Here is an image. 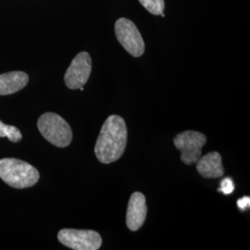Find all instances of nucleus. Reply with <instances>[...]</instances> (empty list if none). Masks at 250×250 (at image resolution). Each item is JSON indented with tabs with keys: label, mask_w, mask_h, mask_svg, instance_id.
Listing matches in <instances>:
<instances>
[{
	"label": "nucleus",
	"mask_w": 250,
	"mask_h": 250,
	"mask_svg": "<svg viewBox=\"0 0 250 250\" xmlns=\"http://www.w3.org/2000/svg\"><path fill=\"white\" fill-rule=\"evenodd\" d=\"M115 35L119 43L133 57H141L145 52L143 37L134 22L126 18L117 20Z\"/></svg>",
	"instance_id": "nucleus-5"
},
{
	"label": "nucleus",
	"mask_w": 250,
	"mask_h": 250,
	"mask_svg": "<svg viewBox=\"0 0 250 250\" xmlns=\"http://www.w3.org/2000/svg\"><path fill=\"white\" fill-rule=\"evenodd\" d=\"M92 71V60L87 52H81L73 60L64 76L68 88L80 89L87 83Z\"/></svg>",
	"instance_id": "nucleus-7"
},
{
	"label": "nucleus",
	"mask_w": 250,
	"mask_h": 250,
	"mask_svg": "<svg viewBox=\"0 0 250 250\" xmlns=\"http://www.w3.org/2000/svg\"><path fill=\"white\" fill-rule=\"evenodd\" d=\"M139 2L153 15H161L165 8L164 0H139Z\"/></svg>",
	"instance_id": "nucleus-12"
},
{
	"label": "nucleus",
	"mask_w": 250,
	"mask_h": 250,
	"mask_svg": "<svg viewBox=\"0 0 250 250\" xmlns=\"http://www.w3.org/2000/svg\"><path fill=\"white\" fill-rule=\"evenodd\" d=\"M0 178L11 188L23 189L35 186L40 174L28 162L6 158L0 160Z\"/></svg>",
	"instance_id": "nucleus-2"
},
{
	"label": "nucleus",
	"mask_w": 250,
	"mask_h": 250,
	"mask_svg": "<svg viewBox=\"0 0 250 250\" xmlns=\"http://www.w3.org/2000/svg\"><path fill=\"white\" fill-rule=\"evenodd\" d=\"M237 206L241 210H246L248 208H250V197H243L237 200Z\"/></svg>",
	"instance_id": "nucleus-14"
},
{
	"label": "nucleus",
	"mask_w": 250,
	"mask_h": 250,
	"mask_svg": "<svg viewBox=\"0 0 250 250\" xmlns=\"http://www.w3.org/2000/svg\"><path fill=\"white\" fill-rule=\"evenodd\" d=\"M37 127L45 140L58 147H66L72 142L71 126L62 117L56 113L46 112L41 115Z\"/></svg>",
	"instance_id": "nucleus-3"
},
{
	"label": "nucleus",
	"mask_w": 250,
	"mask_h": 250,
	"mask_svg": "<svg viewBox=\"0 0 250 250\" xmlns=\"http://www.w3.org/2000/svg\"><path fill=\"white\" fill-rule=\"evenodd\" d=\"M0 137H8L10 142L17 143L21 140L22 134L17 127L4 125L0 121Z\"/></svg>",
	"instance_id": "nucleus-11"
},
{
	"label": "nucleus",
	"mask_w": 250,
	"mask_h": 250,
	"mask_svg": "<svg viewBox=\"0 0 250 250\" xmlns=\"http://www.w3.org/2000/svg\"><path fill=\"white\" fill-rule=\"evenodd\" d=\"M29 82L25 72H10L0 74V96L11 95L24 88Z\"/></svg>",
	"instance_id": "nucleus-10"
},
{
	"label": "nucleus",
	"mask_w": 250,
	"mask_h": 250,
	"mask_svg": "<svg viewBox=\"0 0 250 250\" xmlns=\"http://www.w3.org/2000/svg\"><path fill=\"white\" fill-rule=\"evenodd\" d=\"M58 239L65 247L74 250H98L102 245L100 234L92 230L62 229L58 233Z\"/></svg>",
	"instance_id": "nucleus-6"
},
{
	"label": "nucleus",
	"mask_w": 250,
	"mask_h": 250,
	"mask_svg": "<svg viewBox=\"0 0 250 250\" xmlns=\"http://www.w3.org/2000/svg\"><path fill=\"white\" fill-rule=\"evenodd\" d=\"M147 214L146 197L140 192H134L129 199L126 214V225L129 230L135 232L143 225Z\"/></svg>",
	"instance_id": "nucleus-8"
},
{
	"label": "nucleus",
	"mask_w": 250,
	"mask_h": 250,
	"mask_svg": "<svg viewBox=\"0 0 250 250\" xmlns=\"http://www.w3.org/2000/svg\"><path fill=\"white\" fill-rule=\"evenodd\" d=\"M206 142L205 134L197 131L183 132L173 139L175 147L181 152V161L187 165H192L198 161Z\"/></svg>",
	"instance_id": "nucleus-4"
},
{
	"label": "nucleus",
	"mask_w": 250,
	"mask_h": 250,
	"mask_svg": "<svg viewBox=\"0 0 250 250\" xmlns=\"http://www.w3.org/2000/svg\"><path fill=\"white\" fill-rule=\"evenodd\" d=\"M127 127L119 115H110L100 130L95 153L101 163L110 164L118 161L125 151L127 144Z\"/></svg>",
	"instance_id": "nucleus-1"
},
{
	"label": "nucleus",
	"mask_w": 250,
	"mask_h": 250,
	"mask_svg": "<svg viewBox=\"0 0 250 250\" xmlns=\"http://www.w3.org/2000/svg\"><path fill=\"white\" fill-rule=\"evenodd\" d=\"M197 163L198 173L204 178H220L224 174L222 156L219 152L208 153L202 158L200 157Z\"/></svg>",
	"instance_id": "nucleus-9"
},
{
	"label": "nucleus",
	"mask_w": 250,
	"mask_h": 250,
	"mask_svg": "<svg viewBox=\"0 0 250 250\" xmlns=\"http://www.w3.org/2000/svg\"><path fill=\"white\" fill-rule=\"evenodd\" d=\"M233 190H234V185L232 179L227 177L222 181L221 188L219 189V191L223 192L224 195H230L233 192Z\"/></svg>",
	"instance_id": "nucleus-13"
}]
</instances>
